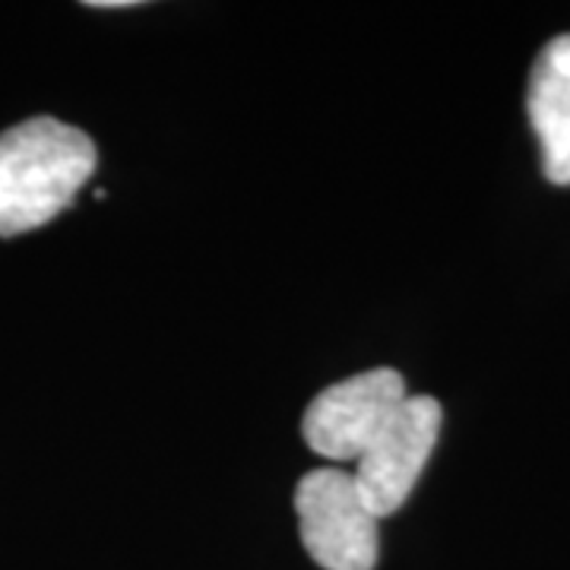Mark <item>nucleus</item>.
<instances>
[{"label": "nucleus", "instance_id": "20e7f679", "mask_svg": "<svg viewBox=\"0 0 570 570\" xmlns=\"http://www.w3.org/2000/svg\"><path fill=\"white\" fill-rule=\"evenodd\" d=\"M441 425L444 409L434 396H406L387 428L374 438V444L355 460L352 475L377 520L406 504L431 450L438 444Z\"/></svg>", "mask_w": 570, "mask_h": 570}, {"label": "nucleus", "instance_id": "7ed1b4c3", "mask_svg": "<svg viewBox=\"0 0 570 570\" xmlns=\"http://www.w3.org/2000/svg\"><path fill=\"white\" fill-rule=\"evenodd\" d=\"M406 381L393 367H371L321 390L302 419L305 444L333 463L358 460L406 400Z\"/></svg>", "mask_w": 570, "mask_h": 570}, {"label": "nucleus", "instance_id": "39448f33", "mask_svg": "<svg viewBox=\"0 0 570 570\" xmlns=\"http://www.w3.org/2000/svg\"><path fill=\"white\" fill-rule=\"evenodd\" d=\"M527 115L542 149V171L551 184H570V32L539 51L527 86Z\"/></svg>", "mask_w": 570, "mask_h": 570}, {"label": "nucleus", "instance_id": "f03ea898", "mask_svg": "<svg viewBox=\"0 0 570 570\" xmlns=\"http://www.w3.org/2000/svg\"><path fill=\"white\" fill-rule=\"evenodd\" d=\"M305 551L324 570H374L377 517L365 504L352 469H314L295 489Z\"/></svg>", "mask_w": 570, "mask_h": 570}, {"label": "nucleus", "instance_id": "f257e3e1", "mask_svg": "<svg viewBox=\"0 0 570 570\" xmlns=\"http://www.w3.org/2000/svg\"><path fill=\"white\" fill-rule=\"evenodd\" d=\"M96 171V142L58 118H29L0 134V238L48 225L73 206Z\"/></svg>", "mask_w": 570, "mask_h": 570}]
</instances>
